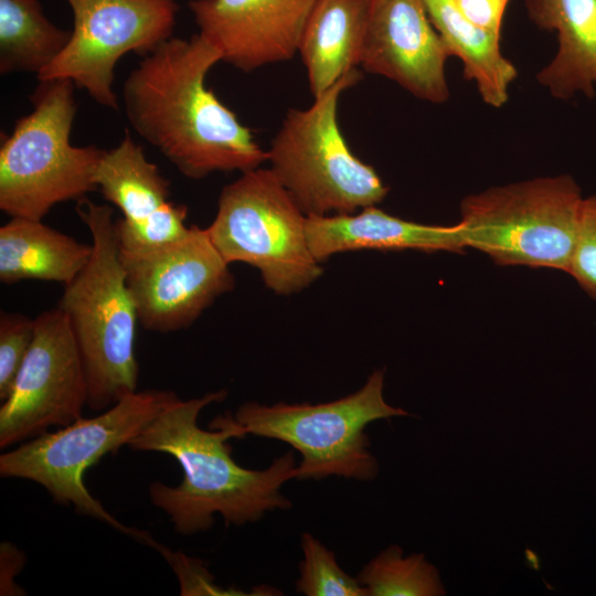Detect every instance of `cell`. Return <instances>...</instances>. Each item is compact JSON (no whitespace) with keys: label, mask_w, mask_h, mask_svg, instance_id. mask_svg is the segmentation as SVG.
<instances>
[{"label":"cell","mask_w":596,"mask_h":596,"mask_svg":"<svg viewBox=\"0 0 596 596\" xmlns=\"http://www.w3.org/2000/svg\"><path fill=\"white\" fill-rule=\"evenodd\" d=\"M222 61L202 34L171 36L142 56L123 86L131 128L190 179L246 172L268 160L253 131L206 87Z\"/></svg>","instance_id":"cell-1"},{"label":"cell","mask_w":596,"mask_h":596,"mask_svg":"<svg viewBox=\"0 0 596 596\" xmlns=\"http://www.w3.org/2000/svg\"><path fill=\"white\" fill-rule=\"evenodd\" d=\"M226 396L222 389L190 400L179 397L128 445L136 451L167 454L179 462L181 482H152L149 497L183 535L209 530L216 513L226 524L243 525L258 521L266 512L291 507L281 487L296 477L292 451L275 458L265 469H248L232 458L228 440L246 435L234 415H219L211 429L199 426L201 411Z\"/></svg>","instance_id":"cell-2"},{"label":"cell","mask_w":596,"mask_h":596,"mask_svg":"<svg viewBox=\"0 0 596 596\" xmlns=\"http://www.w3.org/2000/svg\"><path fill=\"white\" fill-rule=\"evenodd\" d=\"M75 211L92 236V255L64 286L58 308L76 340L87 381V406L104 411L137 391V310L126 284L114 211L86 196Z\"/></svg>","instance_id":"cell-3"},{"label":"cell","mask_w":596,"mask_h":596,"mask_svg":"<svg viewBox=\"0 0 596 596\" xmlns=\"http://www.w3.org/2000/svg\"><path fill=\"white\" fill-rule=\"evenodd\" d=\"M74 83L39 81L21 117L0 146V210L11 217L40 220L57 203L97 191L95 173L104 149L73 146Z\"/></svg>","instance_id":"cell-4"},{"label":"cell","mask_w":596,"mask_h":596,"mask_svg":"<svg viewBox=\"0 0 596 596\" xmlns=\"http://www.w3.org/2000/svg\"><path fill=\"white\" fill-rule=\"evenodd\" d=\"M173 391H136L97 416L45 432L0 456V475L42 486L55 502L105 522L152 546L149 533L126 526L95 499L84 483L86 470L105 455L128 446L168 405Z\"/></svg>","instance_id":"cell-5"},{"label":"cell","mask_w":596,"mask_h":596,"mask_svg":"<svg viewBox=\"0 0 596 596\" xmlns=\"http://www.w3.org/2000/svg\"><path fill=\"white\" fill-rule=\"evenodd\" d=\"M361 77L353 68L309 108L289 109L267 151L270 170L306 216L353 214L389 192L350 150L338 125L339 97Z\"/></svg>","instance_id":"cell-6"},{"label":"cell","mask_w":596,"mask_h":596,"mask_svg":"<svg viewBox=\"0 0 596 596\" xmlns=\"http://www.w3.org/2000/svg\"><path fill=\"white\" fill-rule=\"evenodd\" d=\"M583 199L567 174L496 187L462 200L458 226L467 247L498 265L567 273Z\"/></svg>","instance_id":"cell-7"},{"label":"cell","mask_w":596,"mask_h":596,"mask_svg":"<svg viewBox=\"0 0 596 596\" xmlns=\"http://www.w3.org/2000/svg\"><path fill=\"white\" fill-rule=\"evenodd\" d=\"M384 371L374 370L354 393L319 404L273 405L247 402L234 414L244 432L290 445L301 456L296 479L331 476L372 480L379 462L370 450L365 427L374 421L408 416L383 396Z\"/></svg>","instance_id":"cell-8"},{"label":"cell","mask_w":596,"mask_h":596,"mask_svg":"<svg viewBox=\"0 0 596 596\" xmlns=\"http://www.w3.org/2000/svg\"><path fill=\"white\" fill-rule=\"evenodd\" d=\"M307 216L270 169L256 168L226 184L206 232L226 263L258 269L278 295L298 292L322 274L307 237Z\"/></svg>","instance_id":"cell-9"},{"label":"cell","mask_w":596,"mask_h":596,"mask_svg":"<svg viewBox=\"0 0 596 596\" xmlns=\"http://www.w3.org/2000/svg\"><path fill=\"white\" fill-rule=\"evenodd\" d=\"M73 30L39 81L67 78L99 105L116 110L115 66L127 53L147 55L173 33L175 0H66Z\"/></svg>","instance_id":"cell-10"},{"label":"cell","mask_w":596,"mask_h":596,"mask_svg":"<svg viewBox=\"0 0 596 596\" xmlns=\"http://www.w3.org/2000/svg\"><path fill=\"white\" fill-rule=\"evenodd\" d=\"M126 284L142 328L167 333L190 327L235 285L228 263L206 228L190 226L181 241L161 249H120Z\"/></svg>","instance_id":"cell-11"},{"label":"cell","mask_w":596,"mask_h":596,"mask_svg":"<svg viewBox=\"0 0 596 596\" xmlns=\"http://www.w3.org/2000/svg\"><path fill=\"white\" fill-rule=\"evenodd\" d=\"M87 395L82 356L66 316L58 307L40 313L29 352L0 406L1 449L78 419Z\"/></svg>","instance_id":"cell-12"},{"label":"cell","mask_w":596,"mask_h":596,"mask_svg":"<svg viewBox=\"0 0 596 596\" xmlns=\"http://www.w3.org/2000/svg\"><path fill=\"white\" fill-rule=\"evenodd\" d=\"M445 43L424 0H371L360 65L394 81L419 99H448Z\"/></svg>","instance_id":"cell-13"},{"label":"cell","mask_w":596,"mask_h":596,"mask_svg":"<svg viewBox=\"0 0 596 596\" xmlns=\"http://www.w3.org/2000/svg\"><path fill=\"white\" fill-rule=\"evenodd\" d=\"M317 0H192L200 34L221 52L222 62L252 72L290 60Z\"/></svg>","instance_id":"cell-14"},{"label":"cell","mask_w":596,"mask_h":596,"mask_svg":"<svg viewBox=\"0 0 596 596\" xmlns=\"http://www.w3.org/2000/svg\"><path fill=\"white\" fill-rule=\"evenodd\" d=\"M306 228L310 249L319 263L348 251L464 253L467 248L458 224L441 226L406 221L375 205L356 214L307 216Z\"/></svg>","instance_id":"cell-15"},{"label":"cell","mask_w":596,"mask_h":596,"mask_svg":"<svg viewBox=\"0 0 596 596\" xmlns=\"http://www.w3.org/2000/svg\"><path fill=\"white\" fill-rule=\"evenodd\" d=\"M530 20L555 31L558 49L538 73L539 83L558 99L596 94V0H525Z\"/></svg>","instance_id":"cell-16"},{"label":"cell","mask_w":596,"mask_h":596,"mask_svg":"<svg viewBox=\"0 0 596 596\" xmlns=\"http://www.w3.org/2000/svg\"><path fill=\"white\" fill-rule=\"evenodd\" d=\"M371 0H317L298 52L313 98L361 62Z\"/></svg>","instance_id":"cell-17"},{"label":"cell","mask_w":596,"mask_h":596,"mask_svg":"<svg viewBox=\"0 0 596 596\" xmlns=\"http://www.w3.org/2000/svg\"><path fill=\"white\" fill-rule=\"evenodd\" d=\"M92 244L45 225L40 220L12 217L0 227V281H56L64 286L84 268Z\"/></svg>","instance_id":"cell-18"},{"label":"cell","mask_w":596,"mask_h":596,"mask_svg":"<svg viewBox=\"0 0 596 596\" xmlns=\"http://www.w3.org/2000/svg\"><path fill=\"white\" fill-rule=\"evenodd\" d=\"M430 22L446 45L449 56H458L464 75L473 81L482 100L501 107L508 100L510 84L518 72L500 50V35L468 20L454 0H424Z\"/></svg>","instance_id":"cell-19"},{"label":"cell","mask_w":596,"mask_h":596,"mask_svg":"<svg viewBox=\"0 0 596 596\" xmlns=\"http://www.w3.org/2000/svg\"><path fill=\"white\" fill-rule=\"evenodd\" d=\"M95 183L127 222L142 221L170 202V181L147 159L128 130L115 148L104 151Z\"/></svg>","instance_id":"cell-20"},{"label":"cell","mask_w":596,"mask_h":596,"mask_svg":"<svg viewBox=\"0 0 596 596\" xmlns=\"http://www.w3.org/2000/svg\"><path fill=\"white\" fill-rule=\"evenodd\" d=\"M70 36L45 17L38 0H0V74L38 75L60 55Z\"/></svg>","instance_id":"cell-21"},{"label":"cell","mask_w":596,"mask_h":596,"mask_svg":"<svg viewBox=\"0 0 596 596\" xmlns=\"http://www.w3.org/2000/svg\"><path fill=\"white\" fill-rule=\"evenodd\" d=\"M368 596L445 595L438 570L424 554L404 556L391 545L372 558L356 575Z\"/></svg>","instance_id":"cell-22"},{"label":"cell","mask_w":596,"mask_h":596,"mask_svg":"<svg viewBox=\"0 0 596 596\" xmlns=\"http://www.w3.org/2000/svg\"><path fill=\"white\" fill-rule=\"evenodd\" d=\"M302 561L296 589L306 596H368L356 577L338 564L334 553L310 533L301 535Z\"/></svg>","instance_id":"cell-23"},{"label":"cell","mask_w":596,"mask_h":596,"mask_svg":"<svg viewBox=\"0 0 596 596\" xmlns=\"http://www.w3.org/2000/svg\"><path fill=\"white\" fill-rule=\"evenodd\" d=\"M185 205L168 202L160 210L139 222L115 221L119 248L130 253L161 249L184 238L190 226Z\"/></svg>","instance_id":"cell-24"},{"label":"cell","mask_w":596,"mask_h":596,"mask_svg":"<svg viewBox=\"0 0 596 596\" xmlns=\"http://www.w3.org/2000/svg\"><path fill=\"white\" fill-rule=\"evenodd\" d=\"M35 331V318L18 312L0 313V400L4 401L29 352Z\"/></svg>","instance_id":"cell-25"},{"label":"cell","mask_w":596,"mask_h":596,"mask_svg":"<svg viewBox=\"0 0 596 596\" xmlns=\"http://www.w3.org/2000/svg\"><path fill=\"white\" fill-rule=\"evenodd\" d=\"M567 273L592 298L596 299V194L583 199Z\"/></svg>","instance_id":"cell-26"},{"label":"cell","mask_w":596,"mask_h":596,"mask_svg":"<svg viewBox=\"0 0 596 596\" xmlns=\"http://www.w3.org/2000/svg\"><path fill=\"white\" fill-rule=\"evenodd\" d=\"M156 550L167 558L175 572L180 582L181 595H246L238 589L219 587L201 561L172 552L161 544H158Z\"/></svg>","instance_id":"cell-27"},{"label":"cell","mask_w":596,"mask_h":596,"mask_svg":"<svg viewBox=\"0 0 596 596\" xmlns=\"http://www.w3.org/2000/svg\"><path fill=\"white\" fill-rule=\"evenodd\" d=\"M454 2L468 20L500 35L509 0H454Z\"/></svg>","instance_id":"cell-28"},{"label":"cell","mask_w":596,"mask_h":596,"mask_svg":"<svg viewBox=\"0 0 596 596\" xmlns=\"http://www.w3.org/2000/svg\"><path fill=\"white\" fill-rule=\"evenodd\" d=\"M25 554L11 542H2L0 545V595L18 596L25 595L24 589L15 583V577L23 570Z\"/></svg>","instance_id":"cell-29"}]
</instances>
